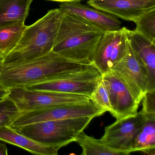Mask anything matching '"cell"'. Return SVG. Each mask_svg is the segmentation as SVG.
Here are the masks:
<instances>
[{"instance_id":"cell-1","label":"cell","mask_w":155,"mask_h":155,"mask_svg":"<svg viewBox=\"0 0 155 155\" xmlns=\"http://www.w3.org/2000/svg\"><path fill=\"white\" fill-rule=\"evenodd\" d=\"M92 65L76 62L51 51L23 63L0 67V85L7 89L26 87L62 78Z\"/></svg>"},{"instance_id":"cell-2","label":"cell","mask_w":155,"mask_h":155,"mask_svg":"<svg viewBox=\"0 0 155 155\" xmlns=\"http://www.w3.org/2000/svg\"><path fill=\"white\" fill-rule=\"evenodd\" d=\"M105 32L78 16L63 11L52 51L76 62L92 64L96 48Z\"/></svg>"},{"instance_id":"cell-3","label":"cell","mask_w":155,"mask_h":155,"mask_svg":"<svg viewBox=\"0 0 155 155\" xmlns=\"http://www.w3.org/2000/svg\"><path fill=\"white\" fill-rule=\"evenodd\" d=\"M62 14L60 8L51 10L26 26L11 50L0 61V67L20 64L51 51Z\"/></svg>"},{"instance_id":"cell-4","label":"cell","mask_w":155,"mask_h":155,"mask_svg":"<svg viewBox=\"0 0 155 155\" xmlns=\"http://www.w3.org/2000/svg\"><path fill=\"white\" fill-rule=\"evenodd\" d=\"M93 118L88 117L48 120L12 128L38 143L64 147L75 141Z\"/></svg>"},{"instance_id":"cell-5","label":"cell","mask_w":155,"mask_h":155,"mask_svg":"<svg viewBox=\"0 0 155 155\" xmlns=\"http://www.w3.org/2000/svg\"><path fill=\"white\" fill-rule=\"evenodd\" d=\"M107 111L93 101L48 107L30 111L20 112L10 127H21L36 122L66 119L95 118Z\"/></svg>"},{"instance_id":"cell-6","label":"cell","mask_w":155,"mask_h":155,"mask_svg":"<svg viewBox=\"0 0 155 155\" xmlns=\"http://www.w3.org/2000/svg\"><path fill=\"white\" fill-rule=\"evenodd\" d=\"M8 89V97L15 103L20 112L91 100L88 96L79 94L31 90L26 87H12Z\"/></svg>"},{"instance_id":"cell-7","label":"cell","mask_w":155,"mask_h":155,"mask_svg":"<svg viewBox=\"0 0 155 155\" xmlns=\"http://www.w3.org/2000/svg\"><path fill=\"white\" fill-rule=\"evenodd\" d=\"M101 78L102 75L92 64L87 68L70 73L62 78L37 83L26 88L31 90L79 94L90 97Z\"/></svg>"},{"instance_id":"cell-8","label":"cell","mask_w":155,"mask_h":155,"mask_svg":"<svg viewBox=\"0 0 155 155\" xmlns=\"http://www.w3.org/2000/svg\"><path fill=\"white\" fill-rule=\"evenodd\" d=\"M127 28L106 31L96 48L92 64L101 75L111 71L126 54Z\"/></svg>"},{"instance_id":"cell-9","label":"cell","mask_w":155,"mask_h":155,"mask_svg":"<svg viewBox=\"0 0 155 155\" xmlns=\"http://www.w3.org/2000/svg\"><path fill=\"white\" fill-rule=\"evenodd\" d=\"M146 120L141 110L124 117L105 127L104 135L101 139L112 148L131 153L135 152L133 145L136 135Z\"/></svg>"},{"instance_id":"cell-10","label":"cell","mask_w":155,"mask_h":155,"mask_svg":"<svg viewBox=\"0 0 155 155\" xmlns=\"http://www.w3.org/2000/svg\"><path fill=\"white\" fill-rule=\"evenodd\" d=\"M110 71L123 81L140 104L147 91V75L129 41L125 56Z\"/></svg>"},{"instance_id":"cell-11","label":"cell","mask_w":155,"mask_h":155,"mask_svg":"<svg viewBox=\"0 0 155 155\" xmlns=\"http://www.w3.org/2000/svg\"><path fill=\"white\" fill-rule=\"evenodd\" d=\"M102 80L108 93L113 117L120 119L137 112L139 103L122 81L111 71L102 75Z\"/></svg>"},{"instance_id":"cell-12","label":"cell","mask_w":155,"mask_h":155,"mask_svg":"<svg viewBox=\"0 0 155 155\" xmlns=\"http://www.w3.org/2000/svg\"><path fill=\"white\" fill-rule=\"evenodd\" d=\"M87 3L95 9L134 22L144 12L155 7V1L136 0H88Z\"/></svg>"},{"instance_id":"cell-13","label":"cell","mask_w":155,"mask_h":155,"mask_svg":"<svg viewBox=\"0 0 155 155\" xmlns=\"http://www.w3.org/2000/svg\"><path fill=\"white\" fill-rule=\"evenodd\" d=\"M127 38L147 75V91H155V41L137 31L127 29Z\"/></svg>"},{"instance_id":"cell-14","label":"cell","mask_w":155,"mask_h":155,"mask_svg":"<svg viewBox=\"0 0 155 155\" xmlns=\"http://www.w3.org/2000/svg\"><path fill=\"white\" fill-rule=\"evenodd\" d=\"M59 8L78 16L104 32L120 28L121 22L116 17L91 8L80 2H62Z\"/></svg>"},{"instance_id":"cell-15","label":"cell","mask_w":155,"mask_h":155,"mask_svg":"<svg viewBox=\"0 0 155 155\" xmlns=\"http://www.w3.org/2000/svg\"><path fill=\"white\" fill-rule=\"evenodd\" d=\"M0 140L18 146L35 155H57L61 145H47L34 141L10 126L0 127Z\"/></svg>"},{"instance_id":"cell-16","label":"cell","mask_w":155,"mask_h":155,"mask_svg":"<svg viewBox=\"0 0 155 155\" xmlns=\"http://www.w3.org/2000/svg\"><path fill=\"white\" fill-rule=\"evenodd\" d=\"M33 0H0V28L25 22Z\"/></svg>"},{"instance_id":"cell-17","label":"cell","mask_w":155,"mask_h":155,"mask_svg":"<svg viewBox=\"0 0 155 155\" xmlns=\"http://www.w3.org/2000/svg\"><path fill=\"white\" fill-rule=\"evenodd\" d=\"M146 120L133 142L135 151L155 155V115H146Z\"/></svg>"},{"instance_id":"cell-18","label":"cell","mask_w":155,"mask_h":155,"mask_svg":"<svg viewBox=\"0 0 155 155\" xmlns=\"http://www.w3.org/2000/svg\"><path fill=\"white\" fill-rule=\"evenodd\" d=\"M82 148V155H128L127 151L117 150L104 143L101 140L90 137L82 131L75 140Z\"/></svg>"},{"instance_id":"cell-19","label":"cell","mask_w":155,"mask_h":155,"mask_svg":"<svg viewBox=\"0 0 155 155\" xmlns=\"http://www.w3.org/2000/svg\"><path fill=\"white\" fill-rule=\"evenodd\" d=\"M26 26L22 22L0 28V53L2 58L11 50Z\"/></svg>"},{"instance_id":"cell-20","label":"cell","mask_w":155,"mask_h":155,"mask_svg":"<svg viewBox=\"0 0 155 155\" xmlns=\"http://www.w3.org/2000/svg\"><path fill=\"white\" fill-rule=\"evenodd\" d=\"M134 22L136 30L155 41V7L144 12Z\"/></svg>"},{"instance_id":"cell-21","label":"cell","mask_w":155,"mask_h":155,"mask_svg":"<svg viewBox=\"0 0 155 155\" xmlns=\"http://www.w3.org/2000/svg\"><path fill=\"white\" fill-rule=\"evenodd\" d=\"M19 112L16 104L8 96L4 98L0 101V127L10 126Z\"/></svg>"},{"instance_id":"cell-22","label":"cell","mask_w":155,"mask_h":155,"mask_svg":"<svg viewBox=\"0 0 155 155\" xmlns=\"http://www.w3.org/2000/svg\"><path fill=\"white\" fill-rule=\"evenodd\" d=\"M91 100L107 111L111 113L112 109L110 102L108 93L102 78L92 92Z\"/></svg>"},{"instance_id":"cell-23","label":"cell","mask_w":155,"mask_h":155,"mask_svg":"<svg viewBox=\"0 0 155 155\" xmlns=\"http://www.w3.org/2000/svg\"><path fill=\"white\" fill-rule=\"evenodd\" d=\"M142 101V112L146 115H155V91H147Z\"/></svg>"},{"instance_id":"cell-24","label":"cell","mask_w":155,"mask_h":155,"mask_svg":"<svg viewBox=\"0 0 155 155\" xmlns=\"http://www.w3.org/2000/svg\"><path fill=\"white\" fill-rule=\"evenodd\" d=\"M9 94V91L8 89L0 85V100L8 97Z\"/></svg>"},{"instance_id":"cell-25","label":"cell","mask_w":155,"mask_h":155,"mask_svg":"<svg viewBox=\"0 0 155 155\" xmlns=\"http://www.w3.org/2000/svg\"><path fill=\"white\" fill-rule=\"evenodd\" d=\"M8 150L7 146L5 144L0 142V155H7Z\"/></svg>"},{"instance_id":"cell-26","label":"cell","mask_w":155,"mask_h":155,"mask_svg":"<svg viewBox=\"0 0 155 155\" xmlns=\"http://www.w3.org/2000/svg\"><path fill=\"white\" fill-rule=\"evenodd\" d=\"M48 1L57 2H61L62 3V2H80L81 0H48Z\"/></svg>"},{"instance_id":"cell-27","label":"cell","mask_w":155,"mask_h":155,"mask_svg":"<svg viewBox=\"0 0 155 155\" xmlns=\"http://www.w3.org/2000/svg\"><path fill=\"white\" fill-rule=\"evenodd\" d=\"M136 1H155V0H136Z\"/></svg>"},{"instance_id":"cell-28","label":"cell","mask_w":155,"mask_h":155,"mask_svg":"<svg viewBox=\"0 0 155 155\" xmlns=\"http://www.w3.org/2000/svg\"><path fill=\"white\" fill-rule=\"evenodd\" d=\"M2 57L1 54L0 53V61L2 60Z\"/></svg>"},{"instance_id":"cell-29","label":"cell","mask_w":155,"mask_h":155,"mask_svg":"<svg viewBox=\"0 0 155 155\" xmlns=\"http://www.w3.org/2000/svg\"><path fill=\"white\" fill-rule=\"evenodd\" d=\"M2 100H0V101H1Z\"/></svg>"}]
</instances>
